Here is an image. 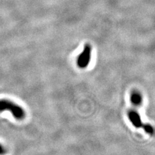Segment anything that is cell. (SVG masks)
I'll use <instances>...</instances> for the list:
<instances>
[{"label": "cell", "instance_id": "cell-1", "mask_svg": "<svg viewBox=\"0 0 155 155\" xmlns=\"http://www.w3.org/2000/svg\"><path fill=\"white\" fill-rule=\"evenodd\" d=\"M8 110L17 120H22L25 116V113L22 107L11 101L7 100H0V112Z\"/></svg>", "mask_w": 155, "mask_h": 155}, {"label": "cell", "instance_id": "cell-3", "mask_svg": "<svg viewBox=\"0 0 155 155\" xmlns=\"http://www.w3.org/2000/svg\"><path fill=\"white\" fill-rule=\"evenodd\" d=\"M128 117L135 127L140 128L142 127L143 124L142 122L141 118L139 114L134 110H130L128 113Z\"/></svg>", "mask_w": 155, "mask_h": 155}, {"label": "cell", "instance_id": "cell-4", "mask_svg": "<svg viewBox=\"0 0 155 155\" xmlns=\"http://www.w3.org/2000/svg\"><path fill=\"white\" fill-rule=\"evenodd\" d=\"M130 100L134 105H140L142 101V97L138 92H134L131 94Z\"/></svg>", "mask_w": 155, "mask_h": 155}, {"label": "cell", "instance_id": "cell-6", "mask_svg": "<svg viewBox=\"0 0 155 155\" xmlns=\"http://www.w3.org/2000/svg\"><path fill=\"white\" fill-rule=\"evenodd\" d=\"M5 153V149L3 147L2 144H0V154H3Z\"/></svg>", "mask_w": 155, "mask_h": 155}, {"label": "cell", "instance_id": "cell-5", "mask_svg": "<svg viewBox=\"0 0 155 155\" xmlns=\"http://www.w3.org/2000/svg\"><path fill=\"white\" fill-rule=\"evenodd\" d=\"M144 130L146 133L150 134H153V128L151 125H149V124H145L144 125H142Z\"/></svg>", "mask_w": 155, "mask_h": 155}, {"label": "cell", "instance_id": "cell-2", "mask_svg": "<svg viewBox=\"0 0 155 155\" xmlns=\"http://www.w3.org/2000/svg\"><path fill=\"white\" fill-rule=\"evenodd\" d=\"M91 56V47L87 44L85 46L84 51L79 56L77 60V64L80 68L84 69L89 65Z\"/></svg>", "mask_w": 155, "mask_h": 155}]
</instances>
